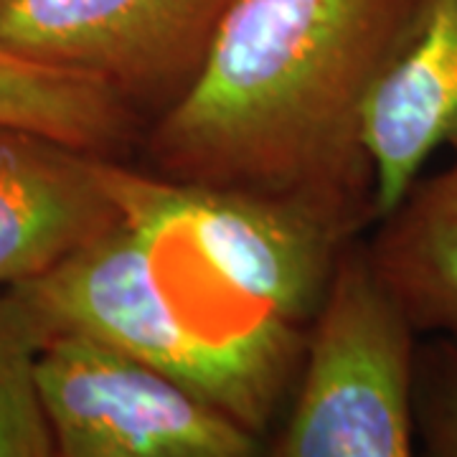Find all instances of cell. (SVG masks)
Here are the masks:
<instances>
[{"instance_id": "obj_1", "label": "cell", "mask_w": 457, "mask_h": 457, "mask_svg": "<svg viewBox=\"0 0 457 457\" xmlns=\"http://www.w3.org/2000/svg\"><path fill=\"white\" fill-rule=\"evenodd\" d=\"M414 0H228L206 59L145 135L158 176L376 224L366 114Z\"/></svg>"}, {"instance_id": "obj_2", "label": "cell", "mask_w": 457, "mask_h": 457, "mask_svg": "<svg viewBox=\"0 0 457 457\" xmlns=\"http://www.w3.org/2000/svg\"><path fill=\"white\" fill-rule=\"evenodd\" d=\"M420 330L351 239L312 315L278 457H407L414 450V359Z\"/></svg>"}, {"instance_id": "obj_3", "label": "cell", "mask_w": 457, "mask_h": 457, "mask_svg": "<svg viewBox=\"0 0 457 457\" xmlns=\"http://www.w3.org/2000/svg\"><path fill=\"white\" fill-rule=\"evenodd\" d=\"M122 219L173 234L246 300L308 330L353 234L287 198L143 173L95 155Z\"/></svg>"}, {"instance_id": "obj_4", "label": "cell", "mask_w": 457, "mask_h": 457, "mask_svg": "<svg viewBox=\"0 0 457 457\" xmlns=\"http://www.w3.org/2000/svg\"><path fill=\"white\" fill-rule=\"evenodd\" d=\"M38 384L62 457H252L257 432L130 353L56 330Z\"/></svg>"}, {"instance_id": "obj_5", "label": "cell", "mask_w": 457, "mask_h": 457, "mask_svg": "<svg viewBox=\"0 0 457 457\" xmlns=\"http://www.w3.org/2000/svg\"><path fill=\"white\" fill-rule=\"evenodd\" d=\"M228 0H0V46L163 112L194 82Z\"/></svg>"}, {"instance_id": "obj_6", "label": "cell", "mask_w": 457, "mask_h": 457, "mask_svg": "<svg viewBox=\"0 0 457 457\" xmlns=\"http://www.w3.org/2000/svg\"><path fill=\"white\" fill-rule=\"evenodd\" d=\"M376 224L407 196L435 153L457 147V0H414L366 114Z\"/></svg>"}, {"instance_id": "obj_7", "label": "cell", "mask_w": 457, "mask_h": 457, "mask_svg": "<svg viewBox=\"0 0 457 457\" xmlns=\"http://www.w3.org/2000/svg\"><path fill=\"white\" fill-rule=\"evenodd\" d=\"M117 219L95 155L0 128V287L44 275Z\"/></svg>"}, {"instance_id": "obj_8", "label": "cell", "mask_w": 457, "mask_h": 457, "mask_svg": "<svg viewBox=\"0 0 457 457\" xmlns=\"http://www.w3.org/2000/svg\"><path fill=\"white\" fill-rule=\"evenodd\" d=\"M369 252L420 333H457V147L378 221Z\"/></svg>"}, {"instance_id": "obj_9", "label": "cell", "mask_w": 457, "mask_h": 457, "mask_svg": "<svg viewBox=\"0 0 457 457\" xmlns=\"http://www.w3.org/2000/svg\"><path fill=\"white\" fill-rule=\"evenodd\" d=\"M0 128L112 158L137 137L140 110L110 84L0 46Z\"/></svg>"}, {"instance_id": "obj_10", "label": "cell", "mask_w": 457, "mask_h": 457, "mask_svg": "<svg viewBox=\"0 0 457 457\" xmlns=\"http://www.w3.org/2000/svg\"><path fill=\"white\" fill-rule=\"evenodd\" d=\"M54 328L16 287H0V457L56 455L38 363Z\"/></svg>"}, {"instance_id": "obj_11", "label": "cell", "mask_w": 457, "mask_h": 457, "mask_svg": "<svg viewBox=\"0 0 457 457\" xmlns=\"http://www.w3.org/2000/svg\"><path fill=\"white\" fill-rule=\"evenodd\" d=\"M411 409L427 455L457 457V333H432L417 345Z\"/></svg>"}]
</instances>
